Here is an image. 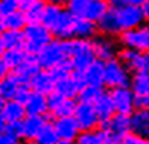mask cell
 Here are the masks:
<instances>
[{
    "label": "cell",
    "mask_w": 149,
    "mask_h": 144,
    "mask_svg": "<svg viewBox=\"0 0 149 144\" xmlns=\"http://www.w3.org/2000/svg\"><path fill=\"white\" fill-rule=\"evenodd\" d=\"M47 103H49V112L55 118L72 117L74 112V108H76V103H74L73 99L64 97V96L58 94L56 91H53L47 96Z\"/></svg>",
    "instance_id": "8fae6325"
},
{
    "label": "cell",
    "mask_w": 149,
    "mask_h": 144,
    "mask_svg": "<svg viewBox=\"0 0 149 144\" xmlns=\"http://www.w3.org/2000/svg\"><path fill=\"white\" fill-rule=\"evenodd\" d=\"M73 118L76 120L81 131H91V129H96L100 125L97 114L94 111V106L91 103H84V102L76 103Z\"/></svg>",
    "instance_id": "30bf717a"
},
{
    "label": "cell",
    "mask_w": 149,
    "mask_h": 144,
    "mask_svg": "<svg viewBox=\"0 0 149 144\" xmlns=\"http://www.w3.org/2000/svg\"><path fill=\"white\" fill-rule=\"evenodd\" d=\"M61 6H55V5H49L47 3L46 5V8H44V14H43V18H41V23L47 27V29L50 30V27L55 24L56 21V18L59 17V14H61Z\"/></svg>",
    "instance_id": "d590c367"
},
{
    "label": "cell",
    "mask_w": 149,
    "mask_h": 144,
    "mask_svg": "<svg viewBox=\"0 0 149 144\" xmlns=\"http://www.w3.org/2000/svg\"><path fill=\"white\" fill-rule=\"evenodd\" d=\"M55 144H76V143L72 141V140H58Z\"/></svg>",
    "instance_id": "816d5d0a"
},
{
    "label": "cell",
    "mask_w": 149,
    "mask_h": 144,
    "mask_svg": "<svg viewBox=\"0 0 149 144\" xmlns=\"http://www.w3.org/2000/svg\"><path fill=\"white\" fill-rule=\"evenodd\" d=\"M8 74H9V68L5 64L3 58H0V80H2L5 76H8Z\"/></svg>",
    "instance_id": "f6af8a7d"
},
{
    "label": "cell",
    "mask_w": 149,
    "mask_h": 144,
    "mask_svg": "<svg viewBox=\"0 0 149 144\" xmlns=\"http://www.w3.org/2000/svg\"><path fill=\"white\" fill-rule=\"evenodd\" d=\"M140 8H141V14H143V18L149 23V0H145L143 5H141Z\"/></svg>",
    "instance_id": "bcb514c9"
},
{
    "label": "cell",
    "mask_w": 149,
    "mask_h": 144,
    "mask_svg": "<svg viewBox=\"0 0 149 144\" xmlns=\"http://www.w3.org/2000/svg\"><path fill=\"white\" fill-rule=\"evenodd\" d=\"M18 9V0H0V17H5Z\"/></svg>",
    "instance_id": "74e56055"
},
{
    "label": "cell",
    "mask_w": 149,
    "mask_h": 144,
    "mask_svg": "<svg viewBox=\"0 0 149 144\" xmlns=\"http://www.w3.org/2000/svg\"><path fill=\"white\" fill-rule=\"evenodd\" d=\"M59 140V136L53 127V123H46L41 127V131L38 132V135L35 136L33 143L35 144H55Z\"/></svg>",
    "instance_id": "d6a6232c"
},
{
    "label": "cell",
    "mask_w": 149,
    "mask_h": 144,
    "mask_svg": "<svg viewBox=\"0 0 149 144\" xmlns=\"http://www.w3.org/2000/svg\"><path fill=\"white\" fill-rule=\"evenodd\" d=\"M114 6H123V5H132V6H141L145 0H111Z\"/></svg>",
    "instance_id": "7bdbcfd3"
},
{
    "label": "cell",
    "mask_w": 149,
    "mask_h": 144,
    "mask_svg": "<svg viewBox=\"0 0 149 144\" xmlns=\"http://www.w3.org/2000/svg\"><path fill=\"white\" fill-rule=\"evenodd\" d=\"M130 121H131V132L143 136L145 140H149V109L148 111L135 109L130 115Z\"/></svg>",
    "instance_id": "44dd1931"
},
{
    "label": "cell",
    "mask_w": 149,
    "mask_h": 144,
    "mask_svg": "<svg viewBox=\"0 0 149 144\" xmlns=\"http://www.w3.org/2000/svg\"><path fill=\"white\" fill-rule=\"evenodd\" d=\"M37 2L38 0H18V8H20V11H26Z\"/></svg>",
    "instance_id": "ee69618b"
},
{
    "label": "cell",
    "mask_w": 149,
    "mask_h": 144,
    "mask_svg": "<svg viewBox=\"0 0 149 144\" xmlns=\"http://www.w3.org/2000/svg\"><path fill=\"white\" fill-rule=\"evenodd\" d=\"M5 99L2 97V96H0V114H2V109H3V106H5Z\"/></svg>",
    "instance_id": "f5cc1de1"
},
{
    "label": "cell",
    "mask_w": 149,
    "mask_h": 144,
    "mask_svg": "<svg viewBox=\"0 0 149 144\" xmlns=\"http://www.w3.org/2000/svg\"><path fill=\"white\" fill-rule=\"evenodd\" d=\"M5 30V27H3V23H2V17H0V33H2Z\"/></svg>",
    "instance_id": "db71d44e"
},
{
    "label": "cell",
    "mask_w": 149,
    "mask_h": 144,
    "mask_svg": "<svg viewBox=\"0 0 149 144\" xmlns=\"http://www.w3.org/2000/svg\"><path fill=\"white\" fill-rule=\"evenodd\" d=\"M135 109H141V111L149 109V93L135 96Z\"/></svg>",
    "instance_id": "b9f144b4"
},
{
    "label": "cell",
    "mask_w": 149,
    "mask_h": 144,
    "mask_svg": "<svg viewBox=\"0 0 149 144\" xmlns=\"http://www.w3.org/2000/svg\"><path fill=\"white\" fill-rule=\"evenodd\" d=\"M105 144H111V143H105Z\"/></svg>",
    "instance_id": "680465c9"
},
{
    "label": "cell",
    "mask_w": 149,
    "mask_h": 144,
    "mask_svg": "<svg viewBox=\"0 0 149 144\" xmlns=\"http://www.w3.org/2000/svg\"><path fill=\"white\" fill-rule=\"evenodd\" d=\"M24 50L29 55H37L44 46L53 39L52 32L43 23H28L23 29Z\"/></svg>",
    "instance_id": "7a4b0ae2"
},
{
    "label": "cell",
    "mask_w": 149,
    "mask_h": 144,
    "mask_svg": "<svg viewBox=\"0 0 149 144\" xmlns=\"http://www.w3.org/2000/svg\"><path fill=\"white\" fill-rule=\"evenodd\" d=\"M94 111L97 114V118L100 121V125L105 123L107 120H110L114 114H116V109H114V103L111 100L110 93H102L97 97V100L93 103Z\"/></svg>",
    "instance_id": "7402d4cb"
},
{
    "label": "cell",
    "mask_w": 149,
    "mask_h": 144,
    "mask_svg": "<svg viewBox=\"0 0 149 144\" xmlns=\"http://www.w3.org/2000/svg\"><path fill=\"white\" fill-rule=\"evenodd\" d=\"M53 127L59 136V140H72L74 141L78 138V135L81 132V129L78 126L76 120L72 117H61V118H55L53 121Z\"/></svg>",
    "instance_id": "2e32d148"
},
{
    "label": "cell",
    "mask_w": 149,
    "mask_h": 144,
    "mask_svg": "<svg viewBox=\"0 0 149 144\" xmlns=\"http://www.w3.org/2000/svg\"><path fill=\"white\" fill-rule=\"evenodd\" d=\"M28 56H29V53L24 49H12V50H6L2 58H3L5 64L8 65L9 70H15Z\"/></svg>",
    "instance_id": "1f68e13d"
},
{
    "label": "cell",
    "mask_w": 149,
    "mask_h": 144,
    "mask_svg": "<svg viewBox=\"0 0 149 144\" xmlns=\"http://www.w3.org/2000/svg\"><path fill=\"white\" fill-rule=\"evenodd\" d=\"M97 29V24L87 20L84 17H78L74 20V26H73V37L74 38H82V39H90L94 37Z\"/></svg>",
    "instance_id": "cb8c5ba5"
},
{
    "label": "cell",
    "mask_w": 149,
    "mask_h": 144,
    "mask_svg": "<svg viewBox=\"0 0 149 144\" xmlns=\"http://www.w3.org/2000/svg\"><path fill=\"white\" fill-rule=\"evenodd\" d=\"M145 144H149V140H146V143H145Z\"/></svg>",
    "instance_id": "6f0895ef"
},
{
    "label": "cell",
    "mask_w": 149,
    "mask_h": 144,
    "mask_svg": "<svg viewBox=\"0 0 149 144\" xmlns=\"http://www.w3.org/2000/svg\"><path fill=\"white\" fill-rule=\"evenodd\" d=\"M76 144H105V134L104 131L100 129H91V131H81L78 138L74 140Z\"/></svg>",
    "instance_id": "4dcf8cb0"
},
{
    "label": "cell",
    "mask_w": 149,
    "mask_h": 144,
    "mask_svg": "<svg viewBox=\"0 0 149 144\" xmlns=\"http://www.w3.org/2000/svg\"><path fill=\"white\" fill-rule=\"evenodd\" d=\"M46 123L47 121L44 115H26L20 123L8 125V129L14 132L18 138H23L26 141H33Z\"/></svg>",
    "instance_id": "52a82bcc"
},
{
    "label": "cell",
    "mask_w": 149,
    "mask_h": 144,
    "mask_svg": "<svg viewBox=\"0 0 149 144\" xmlns=\"http://www.w3.org/2000/svg\"><path fill=\"white\" fill-rule=\"evenodd\" d=\"M44 2L49 3V5H55V6H61V8H63V6L67 5L69 0H44Z\"/></svg>",
    "instance_id": "7dc6e473"
},
{
    "label": "cell",
    "mask_w": 149,
    "mask_h": 144,
    "mask_svg": "<svg viewBox=\"0 0 149 144\" xmlns=\"http://www.w3.org/2000/svg\"><path fill=\"white\" fill-rule=\"evenodd\" d=\"M93 43V52H94V56L96 59L100 61H108V59H113L116 58V53H117V44L111 39V37H99L96 38Z\"/></svg>",
    "instance_id": "9a60e30c"
},
{
    "label": "cell",
    "mask_w": 149,
    "mask_h": 144,
    "mask_svg": "<svg viewBox=\"0 0 149 144\" xmlns=\"http://www.w3.org/2000/svg\"><path fill=\"white\" fill-rule=\"evenodd\" d=\"M64 50L67 55V59L70 61L72 70L78 73H84V70L88 67L96 56L93 52V43L90 39L82 38H70L63 41Z\"/></svg>",
    "instance_id": "6da1fadb"
},
{
    "label": "cell",
    "mask_w": 149,
    "mask_h": 144,
    "mask_svg": "<svg viewBox=\"0 0 149 144\" xmlns=\"http://www.w3.org/2000/svg\"><path fill=\"white\" fill-rule=\"evenodd\" d=\"M2 117L5 118V121L8 125H15V123H20L26 115V109H24V105L20 103L17 100H6L5 102V106L2 109Z\"/></svg>",
    "instance_id": "d6986e66"
},
{
    "label": "cell",
    "mask_w": 149,
    "mask_h": 144,
    "mask_svg": "<svg viewBox=\"0 0 149 144\" xmlns=\"http://www.w3.org/2000/svg\"><path fill=\"white\" fill-rule=\"evenodd\" d=\"M23 144H35V143H33V141H26V140H24V143H23Z\"/></svg>",
    "instance_id": "11a10c76"
},
{
    "label": "cell",
    "mask_w": 149,
    "mask_h": 144,
    "mask_svg": "<svg viewBox=\"0 0 149 144\" xmlns=\"http://www.w3.org/2000/svg\"><path fill=\"white\" fill-rule=\"evenodd\" d=\"M6 52V47H5V43H3V38H2V33H0V58L3 56V53Z\"/></svg>",
    "instance_id": "681fc988"
},
{
    "label": "cell",
    "mask_w": 149,
    "mask_h": 144,
    "mask_svg": "<svg viewBox=\"0 0 149 144\" xmlns=\"http://www.w3.org/2000/svg\"><path fill=\"white\" fill-rule=\"evenodd\" d=\"M6 129H8V123H6V121H5V118L2 117V115H0V134L5 132Z\"/></svg>",
    "instance_id": "c3c4849f"
},
{
    "label": "cell",
    "mask_w": 149,
    "mask_h": 144,
    "mask_svg": "<svg viewBox=\"0 0 149 144\" xmlns=\"http://www.w3.org/2000/svg\"><path fill=\"white\" fill-rule=\"evenodd\" d=\"M91 2L93 0H69L65 6H67V11L78 18V17H84V14Z\"/></svg>",
    "instance_id": "8d00e7d4"
},
{
    "label": "cell",
    "mask_w": 149,
    "mask_h": 144,
    "mask_svg": "<svg viewBox=\"0 0 149 144\" xmlns=\"http://www.w3.org/2000/svg\"><path fill=\"white\" fill-rule=\"evenodd\" d=\"M2 38L6 50L12 49H24V35L23 30H3Z\"/></svg>",
    "instance_id": "f1b7e54d"
},
{
    "label": "cell",
    "mask_w": 149,
    "mask_h": 144,
    "mask_svg": "<svg viewBox=\"0 0 149 144\" xmlns=\"http://www.w3.org/2000/svg\"><path fill=\"white\" fill-rule=\"evenodd\" d=\"M96 24H97V29L102 32V35L114 37V35H119V33H122L120 27H119V24H117V21H116V17H114L113 9H108V12L99 20Z\"/></svg>",
    "instance_id": "d4e9b609"
},
{
    "label": "cell",
    "mask_w": 149,
    "mask_h": 144,
    "mask_svg": "<svg viewBox=\"0 0 149 144\" xmlns=\"http://www.w3.org/2000/svg\"><path fill=\"white\" fill-rule=\"evenodd\" d=\"M102 93H104L102 88H97V87H93V85H84L81 88L79 94H78V100L84 102V103H91L93 105Z\"/></svg>",
    "instance_id": "e575fe53"
},
{
    "label": "cell",
    "mask_w": 149,
    "mask_h": 144,
    "mask_svg": "<svg viewBox=\"0 0 149 144\" xmlns=\"http://www.w3.org/2000/svg\"><path fill=\"white\" fill-rule=\"evenodd\" d=\"M113 12H114L116 21H117L122 32L130 30V29H135V27H140L141 24H143V21H145L140 6H132V5L114 6Z\"/></svg>",
    "instance_id": "8992f818"
},
{
    "label": "cell",
    "mask_w": 149,
    "mask_h": 144,
    "mask_svg": "<svg viewBox=\"0 0 149 144\" xmlns=\"http://www.w3.org/2000/svg\"><path fill=\"white\" fill-rule=\"evenodd\" d=\"M37 62L43 70H52L67 61V55L64 50V43L61 39H52L47 46H44L37 55Z\"/></svg>",
    "instance_id": "3957f363"
},
{
    "label": "cell",
    "mask_w": 149,
    "mask_h": 144,
    "mask_svg": "<svg viewBox=\"0 0 149 144\" xmlns=\"http://www.w3.org/2000/svg\"><path fill=\"white\" fill-rule=\"evenodd\" d=\"M85 84H84V78H82V73H78V71H73L69 76H64L56 80L55 84V91L64 97H69V99H74L78 97V94L81 91Z\"/></svg>",
    "instance_id": "7c38bea8"
},
{
    "label": "cell",
    "mask_w": 149,
    "mask_h": 144,
    "mask_svg": "<svg viewBox=\"0 0 149 144\" xmlns=\"http://www.w3.org/2000/svg\"><path fill=\"white\" fill-rule=\"evenodd\" d=\"M24 109H26V114L28 115H44L46 112H49L47 96L32 91L31 97L24 103Z\"/></svg>",
    "instance_id": "603a6c76"
},
{
    "label": "cell",
    "mask_w": 149,
    "mask_h": 144,
    "mask_svg": "<svg viewBox=\"0 0 149 144\" xmlns=\"http://www.w3.org/2000/svg\"><path fill=\"white\" fill-rule=\"evenodd\" d=\"M0 144H18V136L12 131L6 129L5 132L0 134Z\"/></svg>",
    "instance_id": "60d3db41"
},
{
    "label": "cell",
    "mask_w": 149,
    "mask_h": 144,
    "mask_svg": "<svg viewBox=\"0 0 149 144\" xmlns=\"http://www.w3.org/2000/svg\"><path fill=\"white\" fill-rule=\"evenodd\" d=\"M46 5L47 3L44 2V0H38V2L33 3L31 8L23 11L24 15H26V20H28V23H41V18H43Z\"/></svg>",
    "instance_id": "836d02e7"
},
{
    "label": "cell",
    "mask_w": 149,
    "mask_h": 144,
    "mask_svg": "<svg viewBox=\"0 0 149 144\" xmlns=\"http://www.w3.org/2000/svg\"><path fill=\"white\" fill-rule=\"evenodd\" d=\"M84 84L85 85H93L97 88H102L105 85V78H104V61L94 59L93 62L84 70L82 73Z\"/></svg>",
    "instance_id": "e0dca14e"
},
{
    "label": "cell",
    "mask_w": 149,
    "mask_h": 144,
    "mask_svg": "<svg viewBox=\"0 0 149 144\" xmlns=\"http://www.w3.org/2000/svg\"><path fill=\"white\" fill-rule=\"evenodd\" d=\"M145 27H146V30H148V37H149V24H146Z\"/></svg>",
    "instance_id": "9f6ffc18"
},
{
    "label": "cell",
    "mask_w": 149,
    "mask_h": 144,
    "mask_svg": "<svg viewBox=\"0 0 149 144\" xmlns=\"http://www.w3.org/2000/svg\"><path fill=\"white\" fill-rule=\"evenodd\" d=\"M107 12H108L107 2H104V0H93L90 3V6L87 8L85 14H84V18L90 20L93 23H97Z\"/></svg>",
    "instance_id": "f546056e"
},
{
    "label": "cell",
    "mask_w": 149,
    "mask_h": 144,
    "mask_svg": "<svg viewBox=\"0 0 149 144\" xmlns=\"http://www.w3.org/2000/svg\"><path fill=\"white\" fill-rule=\"evenodd\" d=\"M40 70H41V68H40V65L37 62L35 55H31V56L26 58L15 70H12V73L18 78V80L22 82V84H29V80L35 76Z\"/></svg>",
    "instance_id": "ffe728a7"
},
{
    "label": "cell",
    "mask_w": 149,
    "mask_h": 144,
    "mask_svg": "<svg viewBox=\"0 0 149 144\" xmlns=\"http://www.w3.org/2000/svg\"><path fill=\"white\" fill-rule=\"evenodd\" d=\"M2 23L5 30H23L24 26L28 24V20H26V15L23 11H15L11 12L8 15L2 17Z\"/></svg>",
    "instance_id": "83f0119b"
},
{
    "label": "cell",
    "mask_w": 149,
    "mask_h": 144,
    "mask_svg": "<svg viewBox=\"0 0 149 144\" xmlns=\"http://www.w3.org/2000/svg\"><path fill=\"white\" fill-rule=\"evenodd\" d=\"M104 78L105 85L113 90L119 87H130L131 74L119 58H113L104 62Z\"/></svg>",
    "instance_id": "277c9868"
},
{
    "label": "cell",
    "mask_w": 149,
    "mask_h": 144,
    "mask_svg": "<svg viewBox=\"0 0 149 144\" xmlns=\"http://www.w3.org/2000/svg\"><path fill=\"white\" fill-rule=\"evenodd\" d=\"M145 143H146V140L143 138V136H140V135L134 134V132H130V134H126L117 144H145Z\"/></svg>",
    "instance_id": "ab89813d"
},
{
    "label": "cell",
    "mask_w": 149,
    "mask_h": 144,
    "mask_svg": "<svg viewBox=\"0 0 149 144\" xmlns=\"http://www.w3.org/2000/svg\"><path fill=\"white\" fill-rule=\"evenodd\" d=\"M104 2H107V0H104Z\"/></svg>",
    "instance_id": "91938a15"
},
{
    "label": "cell",
    "mask_w": 149,
    "mask_h": 144,
    "mask_svg": "<svg viewBox=\"0 0 149 144\" xmlns=\"http://www.w3.org/2000/svg\"><path fill=\"white\" fill-rule=\"evenodd\" d=\"M31 94H32V90H31L29 84H22V85L18 87L17 93H15L14 100H17V102H20V103L24 105L26 102H28V99L31 97Z\"/></svg>",
    "instance_id": "f35d334b"
},
{
    "label": "cell",
    "mask_w": 149,
    "mask_h": 144,
    "mask_svg": "<svg viewBox=\"0 0 149 144\" xmlns=\"http://www.w3.org/2000/svg\"><path fill=\"white\" fill-rule=\"evenodd\" d=\"M20 85H22V82L18 80V78L14 73H9L8 76H5L0 80V96L5 100H12L15 97V93Z\"/></svg>",
    "instance_id": "484cf974"
},
{
    "label": "cell",
    "mask_w": 149,
    "mask_h": 144,
    "mask_svg": "<svg viewBox=\"0 0 149 144\" xmlns=\"http://www.w3.org/2000/svg\"><path fill=\"white\" fill-rule=\"evenodd\" d=\"M130 88L135 96L148 94L149 93V71L141 70V71L134 73L130 80Z\"/></svg>",
    "instance_id": "4316f807"
},
{
    "label": "cell",
    "mask_w": 149,
    "mask_h": 144,
    "mask_svg": "<svg viewBox=\"0 0 149 144\" xmlns=\"http://www.w3.org/2000/svg\"><path fill=\"white\" fill-rule=\"evenodd\" d=\"M110 96H111L114 109H116L117 114L131 115L135 111V94L132 93L130 87L113 88Z\"/></svg>",
    "instance_id": "9c48e42d"
},
{
    "label": "cell",
    "mask_w": 149,
    "mask_h": 144,
    "mask_svg": "<svg viewBox=\"0 0 149 144\" xmlns=\"http://www.w3.org/2000/svg\"><path fill=\"white\" fill-rule=\"evenodd\" d=\"M56 79L53 78L50 70H40L35 76L29 80V87L33 93H40L44 96H49L50 93L55 91Z\"/></svg>",
    "instance_id": "5bb4252c"
},
{
    "label": "cell",
    "mask_w": 149,
    "mask_h": 144,
    "mask_svg": "<svg viewBox=\"0 0 149 144\" xmlns=\"http://www.w3.org/2000/svg\"><path fill=\"white\" fill-rule=\"evenodd\" d=\"M120 44L125 49H132L145 53L149 50V37L148 30L145 26L135 27V29H130L120 33Z\"/></svg>",
    "instance_id": "ba28073f"
},
{
    "label": "cell",
    "mask_w": 149,
    "mask_h": 144,
    "mask_svg": "<svg viewBox=\"0 0 149 144\" xmlns=\"http://www.w3.org/2000/svg\"><path fill=\"white\" fill-rule=\"evenodd\" d=\"M102 131L105 134L107 143L117 144L126 134L131 132L130 115H123V114H117L116 112L110 120H107L105 123H102Z\"/></svg>",
    "instance_id": "5b68a950"
},
{
    "label": "cell",
    "mask_w": 149,
    "mask_h": 144,
    "mask_svg": "<svg viewBox=\"0 0 149 144\" xmlns=\"http://www.w3.org/2000/svg\"><path fill=\"white\" fill-rule=\"evenodd\" d=\"M145 68L149 71V50L145 52Z\"/></svg>",
    "instance_id": "f907efd6"
},
{
    "label": "cell",
    "mask_w": 149,
    "mask_h": 144,
    "mask_svg": "<svg viewBox=\"0 0 149 144\" xmlns=\"http://www.w3.org/2000/svg\"><path fill=\"white\" fill-rule=\"evenodd\" d=\"M119 59L125 64V67L128 68L130 71H141V70H146L145 68V53L137 52V50H132V49H122L119 52Z\"/></svg>",
    "instance_id": "ac0fdd59"
},
{
    "label": "cell",
    "mask_w": 149,
    "mask_h": 144,
    "mask_svg": "<svg viewBox=\"0 0 149 144\" xmlns=\"http://www.w3.org/2000/svg\"><path fill=\"white\" fill-rule=\"evenodd\" d=\"M74 20H76V17L72 15L67 9H61V14H59V17L56 18L55 24L50 27L52 35L55 37L56 39H61V41L70 39L73 37Z\"/></svg>",
    "instance_id": "4fadbf2b"
}]
</instances>
